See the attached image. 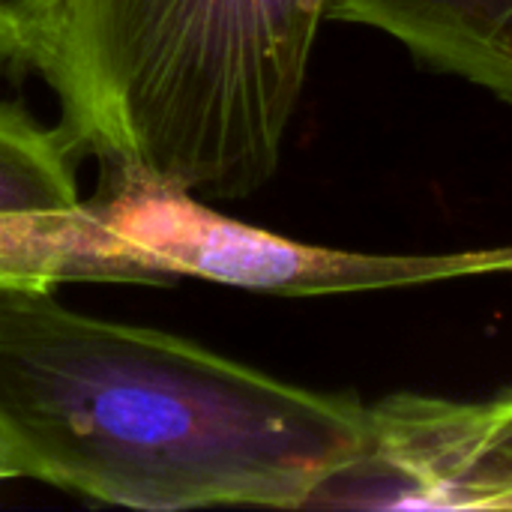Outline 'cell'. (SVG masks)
<instances>
[{
  "label": "cell",
  "instance_id": "1",
  "mask_svg": "<svg viewBox=\"0 0 512 512\" xmlns=\"http://www.w3.org/2000/svg\"><path fill=\"white\" fill-rule=\"evenodd\" d=\"M369 441L357 396L0 282V447L24 480L147 512L309 510Z\"/></svg>",
  "mask_w": 512,
  "mask_h": 512
},
{
  "label": "cell",
  "instance_id": "2",
  "mask_svg": "<svg viewBox=\"0 0 512 512\" xmlns=\"http://www.w3.org/2000/svg\"><path fill=\"white\" fill-rule=\"evenodd\" d=\"M327 0H72L42 75L105 180L246 198L279 168Z\"/></svg>",
  "mask_w": 512,
  "mask_h": 512
},
{
  "label": "cell",
  "instance_id": "3",
  "mask_svg": "<svg viewBox=\"0 0 512 512\" xmlns=\"http://www.w3.org/2000/svg\"><path fill=\"white\" fill-rule=\"evenodd\" d=\"M90 204L135 282L189 276L282 297H324L512 270V249L393 258L309 246L231 219L195 192L147 180H105V195Z\"/></svg>",
  "mask_w": 512,
  "mask_h": 512
},
{
  "label": "cell",
  "instance_id": "4",
  "mask_svg": "<svg viewBox=\"0 0 512 512\" xmlns=\"http://www.w3.org/2000/svg\"><path fill=\"white\" fill-rule=\"evenodd\" d=\"M366 459L336 477L315 507H345L384 477L402 492L396 507L512 510V393L492 402L390 396L369 408Z\"/></svg>",
  "mask_w": 512,
  "mask_h": 512
},
{
  "label": "cell",
  "instance_id": "5",
  "mask_svg": "<svg viewBox=\"0 0 512 512\" xmlns=\"http://www.w3.org/2000/svg\"><path fill=\"white\" fill-rule=\"evenodd\" d=\"M327 21L375 27L512 105V0H327Z\"/></svg>",
  "mask_w": 512,
  "mask_h": 512
},
{
  "label": "cell",
  "instance_id": "6",
  "mask_svg": "<svg viewBox=\"0 0 512 512\" xmlns=\"http://www.w3.org/2000/svg\"><path fill=\"white\" fill-rule=\"evenodd\" d=\"M0 282L57 288L63 282H135L117 261L90 201L75 213L0 216Z\"/></svg>",
  "mask_w": 512,
  "mask_h": 512
},
{
  "label": "cell",
  "instance_id": "7",
  "mask_svg": "<svg viewBox=\"0 0 512 512\" xmlns=\"http://www.w3.org/2000/svg\"><path fill=\"white\" fill-rule=\"evenodd\" d=\"M75 141L0 102V216L75 213L84 207L75 177Z\"/></svg>",
  "mask_w": 512,
  "mask_h": 512
},
{
  "label": "cell",
  "instance_id": "8",
  "mask_svg": "<svg viewBox=\"0 0 512 512\" xmlns=\"http://www.w3.org/2000/svg\"><path fill=\"white\" fill-rule=\"evenodd\" d=\"M72 0H0V72L45 75Z\"/></svg>",
  "mask_w": 512,
  "mask_h": 512
},
{
  "label": "cell",
  "instance_id": "9",
  "mask_svg": "<svg viewBox=\"0 0 512 512\" xmlns=\"http://www.w3.org/2000/svg\"><path fill=\"white\" fill-rule=\"evenodd\" d=\"M9 480H21V477H18V471L12 468L9 456H6L3 447H0V483H9Z\"/></svg>",
  "mask_w": 512,
  "mask_h": 512
}]
</instances>
